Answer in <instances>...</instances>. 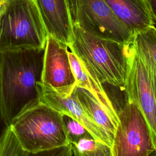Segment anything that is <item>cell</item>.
<instances>
[{
  "label": "cell",
  "mask_w": 156,
  "mask_h": 156,
  "mask_svg": "<svg viewBox=\"0 0 156 156\" xmlns=\"http://www.w3.org/2000/svg\"><path fill=\"white\" fill-rule=\"evenodd\" d=\"M68 48L86 71L101 83L124 89L132 43L99 38L74 25L72 41Z\"/></svg>",
  "instance_id": "cell-2"
},
{
  "label": "cell",
  "mask_w": 156,
  "mask_h": 156,
  "mask_svg": "<svg viewBox=\"0 0 156 156\" xmlns=\"http://www.w3.org/2000/svg\"><path fill=\"white\" fill-rule=\"evenodd\" d=\"M36 88L38 100L62 115L69 116L82 124L96 141L104 143L112 148V144L100 128L87 115L78 102L75 94L66 98L60 96L50 88L38 82Z\"/></svg>",
  "instance_id": "cell-9"
},
{
  "label": "cell",
  "mask_w": 156,
  "mask_h": 156,
  "mask_svg": "<svg viewBox=\"0 0 156 156\" xmlns=\"http://www.w3.org/2000/svg\"><path fill=\"white\" fill-rule=\"evenodd\" d=\"M36 3L48 35L68 47L74 24L68 0H36Z\"/></svg>",
  "instance_id": "cell-10"
},
{
  "label": "cell",
  "mask_w": 156,
  "mask_h": 156,
  "mask_svg": "<svg viewBox=\"0 0 156 156\" xmlns=\"http://www.w3.org/2000/svg\"><path fill=\"white\" fill-rule=\"evenodd\" d=\"M44 49L0 52V110L6 127L20 113L39 102Z\"/></svg>",
  "instance_id": "cell-1"
},
{
  "label": "cell",
  "mask_w": 156,
  "mask_h": 156,
  "mask_svg": "<svg viewBox=\"0 0 156 156\" xmlns=\"http://www.w3.org/2000/svg\"><path fill=\"white\" fill-rule=\"evenodd\" d=\"M11 129L5 127L0 136V156H26Z\"/></svg>",
  "instance_id": "cell-15"
},
{
  "label": "cell",
  "mask_w": 156,
  "mask_h": 156,
  "mask_svg": "<svg viewBox=\"0 0 156 156\" xmlns=\"http://www.w3.org/2000/svg\"><path fill=\"white\" fill-rule=\"evenodd\" d=\"M148 156H156V149H154Z\"/></svg>",
  "instance_id": "cell-22"
},
{
  "label": "cell",
  "mask_w": 156,
  "mask_h": 156,
  "mask_svg": "<svg viewBox=\"0 0 156 156\" xmlns=\"http://www.w3.org/2000/svg\"><path fill=\"white\" fill-rule=\"evenodd\" d=\"M73 156H113L112 147L92 136L71 144Z\"/></svg>",
  "instance_id": "cell-14"
},
{
  "label": "cell",
  "mask_w": 156,
  "mask_h": 156,
  "mask_svg": "<svg viewBox=\"0 0 156 156\" xmlns=\"http://www.w3.org/2000/svg\"><path fill=\"white\" fill-rule=\"evenodd\" d=\"M74 93L85 112L100 128L113 146L118 123L90 91L83 88L76 87Z\"/></svg>",
  "instance_id": "cell-13"
},
{
  "label": "cell",
  "mask_w": 156,
  "mask_h": 156,
  "mask_svg": "<svg viewBox=\"0 0 156 156\" xmlns=\"http://www.w3.org/2000/svg\"><path fill=\"white\" fill-rule=\"evenodd\" d=\"M7 127L5 124H4L3 121H2V118H1V110H0V136L4 130V129Z\"/></svg>",
  "instance_id": "cell-21"
},
{
  "label": "cell",
  "mask_w": 156,
  "mask_h": 156,
  "mask_svg": "<svg viewBox=\"0 0 156 156\" xmlns=\"http://www.w3.org/2000/svg\"><path fill=\"white\" fill-rule=\"evenodd\" d=\"M9 127L26 152L35 153L70 144L63 115L40 101L20 113Z\"/></svg>",
  "instance_id": "cell-3"
},
{
  "label": "cell",
  "mask_w": 156,
  "mask_h": 156,
  "mask_svg": "<svg viewBox=\"0 0 156 156\" xmlns=\"http://www.w3.org/2000/svg\"><path fill=\"white\" fill-rule=\"evenodd\" d=\"M68 54L71 69L76 79V87L83 88L90 91L118 124L117 112L104 88L102 83L86 71L77 57L71 51L68 50Z\"/></svg>",
  "instance_id": "cell-12"
},
{
  "label": "cell",
  "mask_w": 156,
  "mask_h": 156,
  "mask_svg": "<svg viewBox=\"0 0 156 156\" xmlns=\"http://www.w3.org/2000/svg\"><path fill=\"white\" fill-rule=\"evenodd\" d=\"M124 90L126 91L127 101L135 103L143 113L156 149L155 99L145 66L133 46L129 58L127 75Z\"/></svg>",
  "instance_id": "cell-8"
},
{
  "label": "cell",
  "mask_w": 156,
  "mask_h": 156,
  "mask_svg": "<svg viewBox=\"0 0 156 156\" xmlns=\"http://www.w3.org/2000/svg\"><path fill=\"white\" fill-rule=\"evenodd\" d=\"M117 114L118 124L112 148L113 155L148 156L155 148L139 107L127 101Z\"/></svg>",
  "instance_id": "cell-5"
},
{
  "label": "cell",
  "mask_w": 156,
  "mask_h": 156,
  "mask_svg": "<svg viewBox=\"0 0 156 156\" xmlns=\"http://www.w3.org/2000/svg\"><path fill=\"white\" fill-rule=\"evenodd\" d=\"M73 24L98 38L121 43L131 44L134 36L104 0H76Z\"/></svg>",
  "instance_id": "cell-6"
},
{
  "label": "cell",
  "mask_w": 156,
  "mask_h": 156,
  "mask_svg": "<svg viewBox=\"0 0 156 156\" xmlns=\"http://www.w3.org/2000/svg\"><path fill=\"white\" fill-rule=\"evenodd\" d=\"M63 122L69 144L75 143L84 138L92 136L82 124L69 116L63 115Z\"/></svg>",
  "instance_id": "cell-16"
},
{
  "label": "cell",
  "mask_w": 156,
  "mask_h": 156,
  "mask_svg": "<svg viewBox=\"0 0 156 156\" xmlns=\"http://www.w3.org/2000/svg\"><path fill=\"white\" fill-rule=\"evenodd\" d=\"M153 20L156 23V0H146Z\"/></svg>",
  "instance_id": "cell-18"
},
{
  "label": "cell",
  "mask_w": 156,
  "mask_h": 156,
  "mask_svg": "<svg viewBox=\"0 0 156 156\" xmlns=\"http://www.w3.org/2000/svg\"><path fill=\"white\" fill-rule=\"evenodd\" d=\"M7 2H8V1H0V18L2 16V15L3 14L5 10Z\"/></svg>",
  "instance_id": "cell-20"
},
{
  "label": "cell",
  "mask_w": 156,
  "mask_h": 156,
  "mask_svg": "<svg viewBox=\"0 0 156 156\" xmlns=\"http://www.w3.org/2000/svg\"><path fill=\"white\" fill-rule=\"evenodd\" d=\"M9 1V0H0V1ZM31 1H34V2H35V3H36V0H31ZM37 4V3H36Z\"/></svg>",
  "instance_id": "cell-23"
},
{
  "label": "cell",
  "mask_w": 156,
  "mask_h": 156,
  "mask_svg": "<svg viewBox=\"0 0 156 156\" xmlns=\"http://www.w3.org/2000/svg\"><path fill=\"white\" fill-rule=\"evenodd\" d=\"M119 21L133 34L154 26L146 0H104Z\"/></svg>",
  "instance_id": "cell-11"
},
{
  "label": "cell",
  "mask_w": 156,
  "mask_h": 156,
  "mask_svg": "<svg viewBox=\"0 0 156 156\" xmlns=\"http://www.w3.org/2000/svg\"><path fill=\"white\" fill-rule=\"evenodd\" d=\"M26 156H73V155L70 144L55 149L35 153L27 152Z\"/></svg>",
  "instance_id": "cell-17"
},
{
  "label": "cell",
  "mask_w": 156,
  "mask_h": 156,
  "mask_svg": "<svg viewBox=\"0 0 156 156\" xmlns=\"http://www.w3.org/2000/svg\"><path fill=\"white\" fill-rule=\"evenodd\" d=\"M68 52L67 46L48 35L40 82L63 98L71 95L76 87Z\"/></svg>",
  "instance_id": "cell-7"
},
{
  "label": "cell",
  "mask_w": 156,
  "mask_h": 156,
  "mask_svg": "<svg viewBox=\"0 0 156 156\" xmlns=\"http://www.w3.org/2000/svg\"><path fill=\"white\" fill-rule=\"evenodd\" d=\"M69 8H70V11H71V14L73 19V21L74 22V20L75 18V15H76V0H68Z\"/></svg>",
  "instance_id": "cell-19"
},
{
  "label": "cell",
  "mask_w": 156,
  "mask_h": 156,
  "mask_svg": "<svg viewBox=\"0 0 156 156\" xmlns=\"http://www.w3.org/2000/svg\"><path fill=\"white\" fill-rule=\"evenodd\" d=\"M48 34L37 4L9 0L0 18V52L45 48Z\"/></svg>",
  "instance_id": "cell-4"
}]
</instances>
